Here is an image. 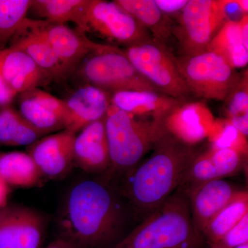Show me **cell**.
<instances>
[{
    "instance_id": "obj_1",
    "label": "cell",
    "mask_w": 248,
    "mask_h": 248,
    "mask_svg": "<svg viewBox=\"0 0 248 248\" xmlns=\"http://www.w3.org/2000/svg\"><path fill=\"white\" fill-rule=\"evenodd\" d=\"M135 218L117 186L103 176L80 179L70 187L58 217V238L76 248H112Z\"/></svg>"
},
{
    "instance_id": "obj_2",
    "label": "cell",
    "mask_w": 248,
    "mask_h": 248,
    "mask_svg": "<svg viewBox=\"0 0 248 248\" xmlns=\"http://www.w3.org/2000/svg\"><path fill=\"white\" fill-rule=\"evenodd\" d=\"M200 154L165 132L153 153L122 180L113 183L135 218L143 221L177 190L191 163Z\"/></svg>"
},
{
    "instance_id": "obj_3",
    "label": "cell",
    "mask_w": 248,
    "mask_h": 248,
    "mask_svg": "<svg viewBox=\"0 0 248 248\" xmlns=\"http://www.w3.org/2000/svg\"><path fill=\"white\" fill-rule=\"evenodd\" d=\"M204 242L194 224L188 197L177 189L112 248H202Z\"/></svg>"
},
{
    "instance_id": "obj_4",
    "label": "cell",
    "mask_w": 248,
    "mask_h": 248,
    "mask_svg": "<svg viewBox=\"0 0 248 248\" xmlns=\"http://www.w3.org/2000/svg\"><path fill=\"white\" fill-rule=\"evenodd\" d=\"M110 169L103 176L118 182L132 172L165 133L161 120H146L111 105L105 117Z\"/></svg>"
},
{
    "instance_id": "obj_5",
    "label": "cell",
    "mask_w": 248,
    "mask_h": 248,
    "mask_svg": "<svg viewBox=\"0 0 248 248\" xmlns=\"http://www.w3.org/2000/svg\"><path fill=\"white\" fill-rule=\"evenodd\" d=\"M79 74L87 84L110 94L121 91L159 92L137 71L124 50L114 46L99 44L80 64Z\"/></svg>"
},
{
    "instance_id": "obj_6",
    "label": "cell",
    "mask_w": 248,
    "mask_h": 248,
    "mask_svg": "<svg viewBox=\"0 0 248 248\" xmlns=\"http://www.w3.org/2000/svg\"><path fill=\"white\" fill-rule=\"evenodd\" d=\"M137 71L159 92L178 100L187 101L191 93L167 45L149 39L124 50Z\"/></svg>"
},
{
    "instance_id": "obj_7",
    "label": "cell",
    "mask_w": 248,
    "mask_h": 248,
    "mask_svg": "<svg viewBox=\"0 0 248 248\" xmlns=\"http://www.w3.org/2000/svg\"><path fill=\"white\" fill-rule=\"evenodd\" d=\"M230 3L231 0H189L176 16L178 25L173 31L182 55L191 56L206 51L217 32L229 20Z\"/></svg>"
},
{
    "instance_id": "obj_8",
    "label": "cell",
    "mask_w": 248,
    "mask_h": 248,
    "mask_svg": "<svg viewBox=\"0 0 248 248\" xmlns=\"http://www.w3.org/2000/svg\"><path fill=\"white\" fill-rule=\"evenodd\" d=\"M176 62L191 94L204 99L226 100L241 78L223 57L213 52L182 55Z\"/></svg>"
},
{
    "instance_id": "obj_9",
    "label": "cell",
    "mask_w": 248,
    "mask_h": 248,
    "mask_svg": "<svg viewBox=\"0 0 248 248\" xmlns=\"http://www.w3.org/2000/svg\"><path fill=\"white\" fill-rule=\"evenodd\" d=\"M83 32H93L126 47L153 38L146 28L120 5L104 0H90Z\"/></svg>"
},
{
    "instance_id": "obj_10",
    "label": "cell",
    "mask_w": 248,
    "mask_h": 248,
    "mask_svg": "<svg viewBox=\"0 0 248 248\" xmlns=\"http://www.w3.org/2000/svg\"><path fill=\"white\" fill-rule=\"evenodd\" d=\"M48 223L35 209L7 204L0 210V248H42Z\"/></svg>"
},
{
    "instance_id": "obj_11",
    "label": "cell",
    "mask_w": 248,
    "mask_h": 248,
    "mask_svg": "<svg viewBox=\"0 0 248 248\" xmlns=\"http://www.w3.org/2000/svg\"><path fill=\"white\" fill-rule=\"evenodd\" d=\"M159 118L166 133L192 146L209 137L215 123L205 104L189 100L181 102Z\"/></svg>"
},
{
    "instance_id": "obj_12",
    "label": "cell",
    "mask_w": 248,
    "mask_h": 248,
    "mask_svg": "<svg viewBox=\"0 0 248 248\" xmlns=\"http://www.w3.org/2000/svg\"><path fill=\"white\" fill-rule=\"evenodd\" d=\"M31 25L48 44L65 69L71 75L99 44L90 40L86 34L73 31L65 24L44 19H31Z\"/></svg>"
},
{
    "instance_id": "obj_13",
    "label": "cell",
    "mask_w": 248,
    "mask_h": 248,
    "mask_svg": "<svg viewBox=\"0 0 248 248\" xmlns=\"http://www.w3.org/2000/svg\"><path fill=\"white\" fill-rule=\"evenodd\" d=\"M77 134L68 129L46 135L27 147V153L45 178L61 179L74 166V141Z\"/></svg>"
},
{
    "instance_id": "obj_14",
    "label": "cell",
    "mask_w": 248,
    "mask_h": 248,
    "mask_svg": "<svg viewBox=\"0 0 248 248\" xmlns=\"http://www.w3.org/2000/svg\"><path fill=\"white\" fill-rule=\"evenodd\" d=\"M73 153L74 165L84 172L101 176L108 171L110 161L105 117L89 124L77 133Z\"/></svg>"
},
{
    "instance_id": "obj_15",
    "label": "cell",
    "mask_w": 248,
    "mask_h": 248,
    "mask_svg": "<svg viewBox=\"0 0 248 248\" xmlns=\"http://www.w3.org/2000/svg\"><path fill=\"white\" fill-rule=\"evenodd\" d=\"M240 190L231 183L218 179L205 183L190 192L188 198L191 215L201 234L212 218L228 205Z\"/></svg>"
},
{
    "instance_id": "obj_16",
    "label": "cell",
    "mask_w": 248,
    "mask_h": 248,
    "mask_svg": "<svg viewBox=\"0 0 248 248\" xmlns=\"http://www.w3.org/2000/svg\"><path fill=\"white\" fill-rule=\"evenodd\" d=\"M9 43V48L21 50L32 59L48 80L62 81L69 76L48 44L31 25V19H26Z\"/></svg>"
},
{
    "instance_id": "obj_17",
    "label": "cell",
    "mask_w": 248,
    "mask_h": 248,
    "mask_svg": "<svg viewBox=\"0 0 248 248\" xmlns=\"http://www.w3.org/2000/svg\"><path fill=\"white\" fill-rule=\"evenodd\" d=\"M64 102L71 115L68 130L76 134L89 124L104 118L111 105L109 93L90 84L76 90Z\"/></svg>"
},
{
    "instance_id": "obj_18",
    "label": "cell",
    "mask_w": 248,
    "mask_h": 248,
    "mask_svg": "<svg viewBox=\"0 0 248 248\" xmlns=\"http://www.w3.org/2000/svg\"><path fill=\"white\" fill-rule=\"evenodd\" d=\"M1 72L5 82L16 94L30 91L48 80L45 73L21 50L2 48Z\"/></svg>"
},
{
    "instance_id": "obj_19",
    "label": "cell",
    "mask_w": 248,
    "mask_h": 248,
    "mask_svg": "<svg viewBox=\"0 0 248 248\" xmlns=\"http://www.w3.org/2000/svg\"><path fill=\"white\" fill-rule=\"evenodd\" d=\"M183 101L151 91H121L110 94L112 105L138 117L158 118Z\"/></svg>"
},
{
    "instance_id": "obj_20",
    "label": "cell",
    "mask_w": 248,
    "mask_h": 248,
    "mask_svg": "<svg viewBox=\"0 0 248 248\" xmlns=\"http://www.w3.org/2000/svg\"><path fill=\"white\" fill-rule=\"evenodd\" d=\"M0 178L21 188L40 186L45 177L27 152H0Z\"/></svg>"
},
{
    "instance_id": "obj_21",
    "label": "cell",
    "mask_w": 248,
    "mask_h": 248,
    "mask_svg": "<svg viewBox=\"0 0 248 248\" xmlns=\"http://www.w3.org/2000/svg\"><path fill=\"white\" fill-rule=\"evenodd\" d=\"M122 9L141 23L154 40L166 45L173 35L174 24L168 15L155 4V0H115Z\"/></svg>"
},
{
    "instance_id": "obj_22",
    "label": "cell",
    "mask_w": 248,
    "mask_h": 248,
    "mask_svg": "<svg viewBox=\"0 0 248 248\" xmlns=\"http://www.w3.org/2000/svg\"><path fill=\"white\" fill-rule=\"evenodd\" d=\"M206 51L221 55L234 69L247 66L248 48L243 42L239 21H227L210 42Z\"/></svg>"
},
{
    "instance_id": "obj_23",
    "label": "cell",
    "mask_w": 248,
    "mask_h": 248,
    "mask_svg": "<svg viewBox=\"0 0 248 248\" xmlns=\"http://www.w3.org/2000/svg\"><path fill=\"white\" fill-rule=\"evenodd\" d=\"M90 0H32L30 10L44 20L65 24L74 23L84 31L85 15Z\"/></svg>"
},
{
    "instance_id": "obj_24",
    "label": "cell",
    "mask_w": 248,
    "mask_h": 248,
    "mask_svg": "<svg viewBox=\"0 0 248 248\" xmlns=\"http://www.w3.org/2000/svg\"><path fill=\"white\" fill-rule=\"evenodd\" d=\"M46 136L12 107L0 108V146H29Z\"/></svg>"
},
{
    "instance_id": "obj_25",
    "label": "cell",
    "mask_w": 248,
    "mask_h": 248,
    "mask_svg": "<svg viewBox=\"0 0 248 248\" xmlns=\"http://www.w3.org/2000/svg\"><path fill=\"white\" fill-rule=\"evenodd\" d=\"M248 214V192L241 190L234 198L217 213L205 227L202 234L210 246L222 238Z\"/></svg>"
},
{
    "instance_id": "obj_26",
    "label": "cell",
    "mask_w": 248,
    "mask_h": 248,
    "mask_svg": "<svg viewBox=\"0 0 248 248\" xmlns=\"http://www.w3.org/2000/svg\"><path fill=\"white\" fill-rule=\"evenodd\" d=\"M19 99V111L28 123L45 135L66 129V124L40 103L23 93Z\"/></svg>"
},
{
    "instance_id": "obj_27",
    "label": "cell",
    "mask_w": 248,
    "mask_h": 248,
    "mask_svg": "<svg viewBox=\"0 0 248 248\" xmlns=\"http://www.w3.org/2000/svg\"><path fill=\"white\" fill-rule=\"evenodd\" d=\"M32 0H0V46L9 43L27 18Z\"/></svg>"
},
{
    "instance_id": "obj_28",
    "label": "cell",
    "mask_w": 248,
    "mask_h": 248,
    "mask_svg": "<svg viewBox=\"0 0 248 248\" xmlns=\"http://www.w3.org/2000/svg\"><path fill=\"white\" fill-rule=\"evenodd\" d=\"M248 71L226 98V114L232 125L247 138L248 135Z\"/></svg>"
},
{
    "instance_id": "obj_29",
    "label": "cell",
    "mask_w": 248,
    "mask_h": 248,
    "mask_svg": "<svg viewBox=\"0 0 248 248\" xmlns=\"http://www.w3.org/2000/svg\"><path fill=\"white\" fill-rule=\"evenodd\" d=\"M209 137L212 140L211 150L232 148L248 155V143L243 134L232 125L228 120L215 121Z\"/></svg>"
},
{
    "instance_id": "obj_30",
    "label": "cell",
    "mask_w": 248,
    "mask_h": 248,
    "mask_svg": "<svg viewBox=\"0 0 248 248\" xmlns=\"http://www.w3.org/2000/svg\"><path fill=\"white\" fill-rule=\"evenodd\" d=\"M220 179L236 175L246 166L247 155L232 148L207 152Z\"/></svg>"
},
{
    "instance_id": "obj_31",
    "label": "cell",
    "mask_w": 248,
    "mask_h": 248,
    "mask_svg": "<svg viewBox=\"0 0 248 248\" xmlns=\"http://www.w3.org/2000/svg\"><path fill=\"white\" fill-rule=\"evenodd\" d=\"M24 93L58 116L66 124V129L69 128L71 125V115L64 100L58 99L50 93L45 92L37 88Z\"/></svg>"
},
{
    "instance_id": "obj_32",
    "label": "cell",
    "mask_w": 248,
    "mask_h": 248,
    "mask_svg": "<svg viewBox=\"0 0 248 248\" xmlns=\"http://www.w3.org/2000/svg\"><path fill=\"white\" fill-rule=\"evenodd\" d=\"M218 244L225 248H234L248 244V214L230 230Z\"/></svg>"
},
{
    "instance_id": "obj_33",
    "label": "cell",
    "mask_w": 248,
    "mask_h": 248,
    "mask_svg": "<svg viewBox=\"0 0 248 248\" xmlns=\"http://www.w3.org/2000/svg\"><path fill=\"white\" fill-rule=\"evenodd\" d=\"M189 0H155V4L164 14L178 15L185 8Z\"/></svg>"
},
{
    "instance_id": "obj_34",
    "label": "cell",
    "mask_w": 248,
    "mask_h": 248,
    "mask_svg": "<svg viewBox=\"0 0 248 248\" xmlns=\"http://www.w3.org/2000/svg\"><path fill=\"white\" fill-rule=\"evenodd\" d=\"M1 56H2V50L0 49V108L9 107L14 98L17 96V94H15L5 82L4 78L1 74Z\"/></svg>"
},
{
    "instance_id": "obj_35",
    "label": "cell",
    "mask_w": 248,
    "mask_h": 248,
    "mask_svg": "<svg viewBox=\"0 0 248 248\" xmlns=\"http://www.w3.org/2000/svg\"><path fill=\"white\" fill-rule=\"evenodd\" d=\"M9 193V186L0 178V210L7 205Z\"/></svg>"
},
{
    "instance_id": "obj_36",
    "label": "cell",
    "mask_w": 248,
    "mask_h": 248,
    "mask_svg": "<svg viewBox=\"0 0 248 248\" xmlns=\"http://www.w3.org/2000/svg\"><path fill=\"white\" fill-rule=\"evenodd\" d=\"M241 25V35L245 46L248 48V16L245 15L239 20Z\"/></svg>"
},
{
    "instance_id": "obj_37",
    "label": "cell",
    "mask_w": 248,
    "mask_h": 248,
    "mask_svg": "<svg viewBox=\"0 0 248 248\" xmlns=\"http://www.w3.org/2000/svg\"><path fill=\"white\" fill-rule=\"evenodd\" d=\"M45 248H76L70 243L67 242L64 240L58 238L56 240L53 241L51 244L48 245Z\"/></svg>"
},
{
    "instance_id": "obj_38",
    "label": "cell",
    "mask_w": 248,
    "mask_h": 248,
    "mask_svg": "<svg viewBox=\"0 0 248 248\" xmlns=\"http://www.w3.org/2000/svg\"><path fill=\"white\" fill-rule=\"evenodd\" d=\"M238 8L243 15H248V0H235Z\"/></svg>"
},
{
    "instance_id": "obj_39",
    "label": "cell",
    "mask_w": 248,
    "mask_h": 248,
    "mask_svg": "<svg viewBox=\"0 0 248 248\" xmlns=\"http://www.w3.org/2000/svg\"><path fill=\"white\" fill-rule=\"evenodd\" d=\"M210 246V248H225L224 247H223V246H221V245L218 244L212 245V246Z\"/></svg>"
},
{
    "instance_id": "obj_40",
    "label": "cell",
    "mask_w": 248,
    "mask_h": 248,
    "mask_svg": "<svg viewBox=\"0 0 248 248\" xmlns=\"http://www.w3.org/2000/svg\"><path fill=\"white\" fill-rule=\"evenodd\" d=\"M234 248H248V244L241 245V246H237Z\"/></svg>"
}]
</instances>
